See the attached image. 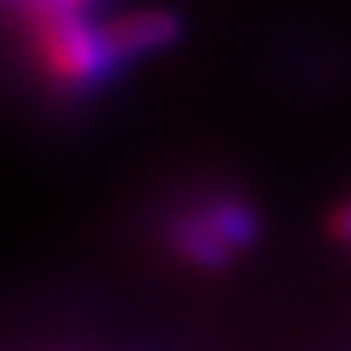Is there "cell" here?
<instances>
[{"instance_id": "1", "label": "cell", "mask_w": 351, "mask_h": 351, "mask_svg": "<svg viewBox=\"0 0 351 351\" xmlns=\"http://www.w3.org/2000/svg\"><path fill=\"white\" fill-rule=\"evenodd\" d=\"M31 17V51L38 69L65 93H89L103 86L119 65L106 27L79 10H38Z\"/></svg>"}, {"instance_id": "2", "label": "cell", "mask_w": 351, "mask_h": 351, "mask_svg": "<svg viewBox=\"0 0 351 351\" xmlns=\"http://www.w3.org/2000/svg\"><path fill=\"white\" fill-rule=\"evenodd\" d=\"M103 27H106V38L119 55V62H130V58H147V55L171 48L181 38L184 21L167 7H140V10H126L113 21H106Z\"/></svg>"}, {"instance_id": "3", "label": "cell", "mask_w": 351, "mask_h": 351, "mask_svg": "<svg viewBox=\"0 0 351 351\" xmlns=\"http://www.w3.org/2000/svg\"><path fill=\"white\" fill-rule=\"evenodd\" d=\"M171 245L178 249L181 259H188L191 266H202V269H222L239 256L219 235V229L205 219V212L198 205L171 222Z\"/></svg>"}, {"instance_id": "4", "label": "cell", "mask_w": 351, "mask_h": 351, "mask_svg": "<svg viewBox=\"0 0 351 351\" xmlns=\"http://www.w3.org/2000/svg\"><path fill=\"white\" fill-rule=\"evenodd\" d=\"M205 212V219L219 229V235L232 245L235 252L249 249L259 235V215L252 205H245L242 198H232V195H219V198H208L198 205Z\"/></svg>"}, {"instance_id": "5", "label": "cell", "mask_w": 351, "mask_h": 351, "mask_svg": "<svg viewBox=\"0 0 351 351\" xmlns=\"http://www.w3.org/2000/svg\"><path fill=\"white\" fill-rule=\"evenodd\" d=\"M331 235L338 239V242H348L351 245V198L348 202H341L335 212H331Z\"/></svg>"}]
</instances>
